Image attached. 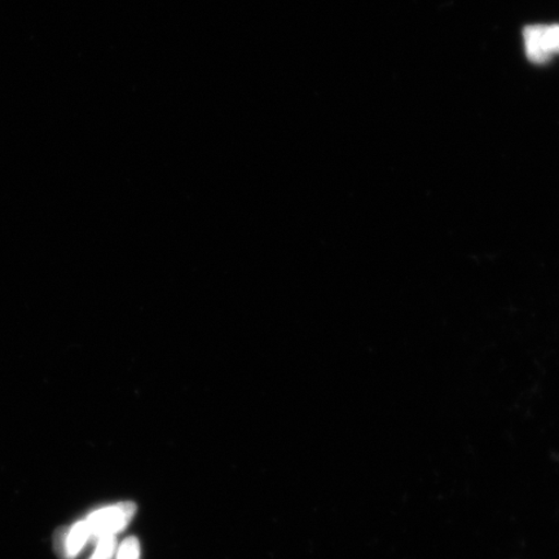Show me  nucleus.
<instances>
[{
    "mask_svg": "<svg viewBox=\"0 0 559 559\" xmlns=\"http://www.w3.org/2000/svg\"><path fill=\"white\" fill-rule=\"evenodd\" d=\"M136 512L134 502H121L114 507L96 510L85 521L90 539L99 542L103 537L115 536L132 520Z\"/></svg>",
    "mask_w": 559,
    "mask_h": 559,
    "instance_id": "obj_1",
    "label": "nucleus"
},
{
    "mask_svg": "<svg viewBox=\"0 0 559 559\" xmlns=\"http://www.w3.org/2000/svg\"><path fill=\"white\" fill-rule=\"evenodd\" d=\"M524 51L534 64H547L559 53V25H530L523 29Z\"/></svg>",
    "mask_w": 559,
    "mask_h": 559,
    "instance_id": "obj_2",
    "label": "nucleus"
},
{
    "mask_svg": "<svg viewBox=\"0 0 559 559\" xmlns=\"http://www.w3.org/2000/svg\"><path fill=\"white\" fill-rule=\"evenodd\" d=\"M90 540L86 522L75 523L72 527L56 531L53 548L61 559H73Z\"/></svg>",
    "mask_w": 559,
    "mask_h": 559,
    "instance_id": "obj_3",
    "label": "nucleus"
},
{
    "mask_svg": "<svg viewBox=\"0 0 559 559\" xmlns=\"http://www.w3.org/2000/svg\"><path fill=\"white\" fill-rule=\"evenodd\" d=\"M116 550V539L115 536L103 537L97 544V548L95 554L90 559H111L114 557Z\"/></svg>",
    "mask_w": 559,
    "mask_h": 559,
    "instance_id": "obj_4",
    "label": "nucleus"
},
{
    "mask_svg": "<svg viewBox=\"0 0 559 559\" xmlns=\"http://www.w3.org/2000/svg\"><path fill=\"white\" fill-rule=\"evenodd\" d=\"M139 542L135 537H129V539H126L122 543L120 551H118L117 559H139Z\"/></svg>",
    "mask_w": 559,
    "mask_h": 559,
    "instance_id": "obj_5",
    "label": "nucleus"
}]
</instances>
